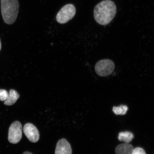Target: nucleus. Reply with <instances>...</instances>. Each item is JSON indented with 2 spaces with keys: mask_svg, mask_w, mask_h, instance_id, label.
I'll list each match as a JSON object with an SVG mask.
<instances>
[{
  "mask_svg": "<svg viewBox=\"0 0 154 154\" xmlns=\"http://www.w3.org/2000/svg\"><path fill=\"white\" fill-rule=\"evenodd\" d=\"M72 148L67 140L63 138L57 142L55 154H72Z\"/></svg>",
  "mask_w": 154,
  "mask_h": 154,
  "instance_id": "0eeeda50",
  "label": "nucleus"
},
{
  "mask_svg": "<svg viewBox=\"0 0 154 154\" xmlns=\"http://www.w3.org/2000/svg\"><path fill=\"white\" fill-rule=\"evenodd\" d=\"M2 48L1 43V40H0V51H1Z\"/></svg>",
  "mask_w": 154,
  "mask_h": 154,
  "instance_id": "2eb2a0df",
  "label": "nucleus"
},
{
  "mask_svg": "<svg viewBox=\"0 0 154 154\" xmlns=\"http://www.w3.org/2000/svg\"><path fill=\"white\" fill-rule=\"evenodd\" d=\"M9 93L6 90L4 89H0V101H5L6 100L9 96Z\"/></svg>",
  "mask_w": 154,
  "mask_h": 154,
  "instance_id": "f8f14e48",
  "label": "nucleus"
},
{
  "mask_svg": "<svg viewBox=\"0 0 154 154\" xmlns=\"http://www.w3.org/2000/svg\"><path fill=\"white\" fill-rule=\"evenodd\" d=\"M132 154H146V152L142 148L137 147L134 149Z\"/></svg>",
  "mask_w": 154,
  "mask_h": 154,
  "instance_id": "ddd939ff",
  "label": "nucleus"
},
{
  "mask_svg": "<svg viewBox=\"0 0 154 154\" xmlns=\"http://www.w3.org/2000/svg\"><path fill=\"white\" fill-rule=\"evenodd\" d=\"M18 0H1L2 16L6 23L11 25L15 22L19 10Z\"/></svg>",
  "mask_w": 154,
  "mask_h": 154,
  "instance_id": "f03ea898",
  "label": "nucleus"
},
{
  "mask_svg": "<svg viewBox=\"0 0 154 154\" xmlns=\"http://www.w3.org/2000/svg\"><path fill=\"white\" fill-rule=\"evenodd\" d=\"M134 149L133 146L129 143L121 144L116 148V154H132Z\"/></svg>",
  "mask_w": 154,
  "mask_h": 154,
  "instance_id": "6e6552de",
  "label": "nucleus"
},
{
  "mask_svg": "<svg viewBox=\"0 0 154 154\" xmlns=\"http://www.w3.org/2000/svg\"><path fill=\"white\" fill-rule=\"evenodd\" d=\"M76 11L74 5H65L57 13L56 16L57 22L61 24L66 23L74 17Z\"/></svg>",
  "mask_w": 154,
  "mask_h": 154,
  "instance_id": "7ed1b4c3",
  "label": "nucleus"
},
{
  "mask_svg": "<svg viewBox=\"0 0 154 154\" xmlns=\"http://www.w3.org/2000/svg\"><path fill=\"white\" fill-rule=\"evenodd\" d=\"M20 97L19 94L15 90H10L8 98L4 102V104L7 106H11L16 103Z\"/></svg>",
  "mask_w": 154,
  "mask_h": 154,
  "instance_id": "1a4fd4ad",
  "label": "nucleus"
},
{
  "mask_svg": "<svg viewBox=\"0 0 154 154\" xmlns=\"http://www.w3.org/2000/svg\"><path fill=\"white\" fill-rule=\"evenodd\" d=\"M23 132L25 135L31 142L36 143L40 138L39 132L34 125L27 123L23 127Z\"/></svg>",
  "mask_w": 154,
  "mask_h": 154,
  "instance_id": "423d86ee",
  "label": "nucleus"
},
{
  "mask_svg": "<svg viewBox=\"0 0 154 154\" xmlns=\"http://www.w3.org/2000/svg\"><path fill=\"white\" fill-rule=\"evenodd\" d=\"M115 63L109 59H104L96 63L95 68L97 74L101 77L106 76L111 74L114 71Z\"/></svg>",
  "mask_w": 154,
  "mask_h": 154,
  "instance_id": "20e7f679",
  "label": "nucleus"
},
{
  "mask_svg": "<svg viewBox=\"0 0 154 154\" xmlns=\"http://www.w3.org/2000/svg\"><path fill=\"white\" fill-rule=\"evenodd\" d=\"M128 110V106L125 105H121L118 107L113 106L112 109L113 113L117 115H126Z\"/></svg>",
  "mask_w": 154,
  "mask_h": 154,
  "instance_id": "9b49d317",
  "label": "nucleus"
},
{
  "mask_svg": "<svg viewBox=\"0 0 154 154\" xmlns=\"http://www.w3.org/2000/svg\"><path fill=\"white\" fill-rule=\"evenodd\" d=\"M23 154H32V153L29 152H25Z\"/></svg>",
  "mask_w": 154,
  "mask_h": 154,
  "instance_id": "4468645a",
  "label": "nucleus"
},
{
  "mask_svg": "<svg viewBox=\"0 0 154 154\" xmlns=\"http://www.w3.org/2000/svg\"><path fill=\"white\" fill-rule=\"evenodd\" d=\"M134 138L132 133L129 131L122 132L119 133L118 139L120 141L124 142L129 143L131 142Z\"/></svg>",
  "mask_w": 154,
  "mask_h": 154,
  "instance_id": "9d476101",
  "label": "nucleus"
},
{
  "mask_svg": "<svg viewBox=\"0 0 154 154\" xmlns=\"http://www.w3.org/2000/svg\"><path fill=\"white\" fill-rule=\"evenodd\" d=\"M117 11L115 3L111 0H104L96 5L94 8V18L98 24L105 26L114 18Z\"/></svg>",
  "mask_w": 154,
  "mask_h": 154,
  "instance_id": "f257e3e1",
  "label": "nucleus"
},
{
  "mask_svg": "<svg viewBox=\"0 0 154 154\" xmlns=\"http://www.w3.org/2000/svg\"><path fill=\"white\" fill-rule=\"evenodd\" d=\"M22 137V125L15 121L11 125L8 131V140L11 143L17 144L20 142Z\"/></svg>",
  "mask_w": 154,
  "mask_h": 154,
  "instance_id": "39448f33",
  "label": "nucleus"
}]
</instances>
